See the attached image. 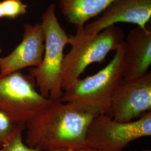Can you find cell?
<instances>
[{"label":"cell","mask_w":151,"mask_h":151,"mask_svg":"<svg viewBox=\"0 0 151 151\" xmlns=\"http://www.w3.org/2000/svg\"><path fill=\"white\" fill-rule=\"evenodd\" d=\"M96 115L53 100L25 124V143L40 151L86 148L87 132Z\"/></svg>","instance_id":"1"},{"label":"cell","mask_w":151,"mask_h":151,"mask_svg":"<svg viewBox=\"0 0 151 151\" xmlns=\"http://www.w3.org/2000/svg\"><path fill=\"white\" fill-rule=\"evenodd\" d=\"M125 50L124 41L106 66L93 75L78 79L64 91L60 101L96 114L109 116L114 92L124 79Z\"/></svg>","instance_id":"2"},{"label":"cell","mask_w":151,"mask_h":151,"mask_svg":"<svg viewBox=\"0 0 151 151\" xmlns=\"http://www.w3.org/2000/svg\"><path fill=\"white\" fill-rule=\"evenodd\" d=\"M83 27H76L75 34L69 36L71 48L65 55L62 65L63 91L80 78L89 65L103 63L110 52L115 51L124 42V32L116 25L93 35L85 33Z\"/></svg>","instance_id":"3"},{"label":"cell","mask_w":151,"mask_h":151,"mask_svg":"<svg viewBox=\"0 0 151 151\" xmlns=\"http://www.w3.org/2000/svg\"><path fill=\"white\" fill-rule=\"evenodd\" d=\"M41 24L45 36L43 60L37 67L29 68L39 92L45 98L60 100L63 95L62 87L64 49L69 36L62 27L55 14V5L51 4L44 12Z\"/></svg>","instance_id":"4"},{"label":"cell","mask_w":151,"mask_h":151,"mask_svg":"<svg viewBox=\"0 0 151 151\" xmlns=\"http://www.w3.org/2000/svg\"><path fill=\"white\" fill-rule=\"evenodd\" d=\"M53 101L40 95L30 75L17 71L0 76V111L16 125H25Z\"/></svg>","instance_id":"5"},{"label":"cell","mask_w":151,"mask_h":151,"mask_svg":"<svg viewBox=\"0 0 151 151\" xmlns=\"http://www.w3.org/2000/svg\"><path fill=\"white\" fill-rule=\"evenodd\" d=\"M151 135V111L129 122H119L97 114L90 124L86 147L101 151H123L133 140Z\"/></svg>","instance_id":"6"},{"label":"cell","mask_w":151,"mask_h":151,"mask_svg":"<svg viewBox=\"0 0 151 151\" xmlns=\"http://www.w3.org/2000/svg\"><path fill=\"white\" fill-rule=\"evenodd\" d=\"M151 111V72L140 77L123 79L114 92L109 116L119 122H129Z\"/></svg>","instance_id":"7"},{"label":"cell","mask_w":151,"mask_h":151,"mask_svg":"<svg viewBox=\"0 0 151 151\" xmlns=\"http://www.w3.org/2000/svg\"><path fill=\"white\" fill-rule=\"evenodd\" d=\"M45 36L41 23L24 25L22 42L10 54L0 57V76L37 67L41 63L45 49Z\"/></svg>","instance_id":"8"},{"label":"cell","mask_w":151,"mask_h":151,"mask_svg":"<svg viewBox=\"0 0 151 151\" xmlns=\"http://www.w3.org/2000/svg\"><path fill=\"white\" fill-rule=\"evenodd\" d=\"M151 19V0H115L94 21L86 24L84 32L96 34L119 22L145 29Z\"/></svg>","instance_id":"9"},{"label":"cell","mask_w":151,"mask_h":151,"mask_svg":"<svg viewBox=\"0 0 151 151\" xmlns=\"http://www.w3.org/2000/svg\"><path fill=\"white\" fill-rule=\"evenodd\" d=\"M124 79L140 77L148 72L151 65V31L136 26L124 40Z\"/></svg>","instance_id":"10"},{"label":"cell","mask_w":151,"mask_h":151,"mask_svg":"<svg viewBox=\"0 0 151 151\" xmlns=\"http://www.w3.org/2000/svg\"><path fill=\"white\" fill-rule=\"evenodd\" d=\"M115 0H58L65 20L76 27L100 15Z\"/></svg>","instance_id":"11"},{"label":"cell","mask_w":151,"mask_h":151,"mask_svg":"<svg viewBox=\"0 0 151 151\" xmlns=\"http://www.w3.org/2000/svg\"><path fill=\"white\" fill-rule=\"evenodd\" d=\"M25 129V125H16L0 111V148L11 141L19 131Z\"/></svg>","instance_id":"12"},{"label":"cell","mask_w":151,"mask_h":151,"mask_svg":"<svg viewBox=\"0 0 151 151\" xmlns=\"http://www.w3.org/2000/svg\"><path fill=\"white\" fill-rule=\"evenodd\" d=\"M2 3L5 10L6 18L14 19L27 13L28 6L22 0H4Z\"/></svg>","instance_id":"13"},{"label":"cell","mask_w":151,"mask_h":151,"mask_svg":"<svg viewBox=\"0 0 151 151\" xmlns=\"http://www.w3.org/2000/svg\"><path fill=\"white\" fill-rule=\"evenodd\" d=\"M24 130L19 131L14 138L5 146L0 148V151H40L27 146L24 143L22 133Z\"/></svg>","instance_id":"14"},{"label":"cell","mask_w":151,"mask_h":151,"mask_svg":"<svg viewBox=\"0 0 151 151\" xmlns=\"http://www.w3.org/2000/svg\"><path fill=\"white\" fill-rule=\"evenodd\" d=\"M41 151H101L96 149H93L90 148H84L80 149H73V148H55L49 150Z\"/></svg>","instance_id":"15"},{"label":"cell","mask_w":151,"mask_h":151,"mask_svg":"<svg viewBox=\"0 0 151 151\" xmlns=\"http://www.w3.org/2000/svg\"><path fill=\"white\" fill-rule=\"evenodd\" d=\"M6 18L5 10L2 1H0V19Z\"/></svg>","instance_id":"16"},{"label":"cell","mask_w":151,"mask_h":151,"mask_svg":"<svg viewBox=\"0 0 151 151\" xmlns=\"http://www.w3.org/2000/svg\"><path fill=\"white\" fill-rule=\"evenodd\" d=\"M151 151V150L150 149H144V150H136V151Z\"/></svg>","instance_id":"17"},{"label":"cell","mask_w":151,"mask_h":151,"mask_svg":"<svg viewBox=\"0 0 151 151\" xmlns=\"http://www.w3.org/2000/svg\"><path fill=\"white\" fill-rule=\"evenodd\" d=\"M2 53V49L1 48V43H0V56L1 55Z\"/></svg>","instance_id":"18"}]
</instances>
